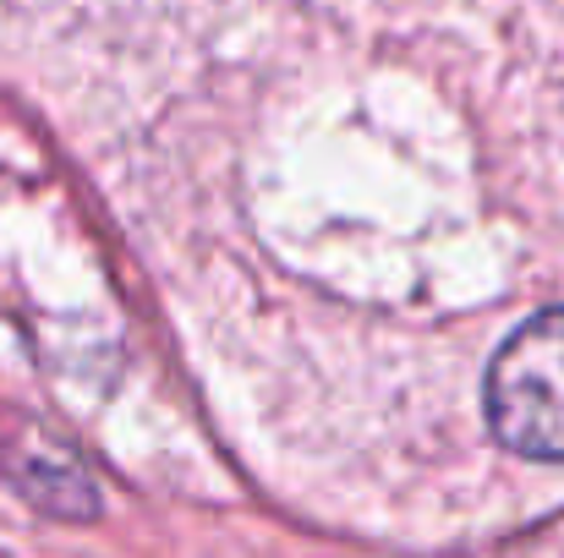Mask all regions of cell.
<instances>
[{"instance_id":"obj_1","label":"cell","mask_w":564,"mask_h":558,"mask_svg":"<svg viewBox=\"0 0 564 558\" xmlns=\"http://www.w3.org/2000/svg\"><path fill=\"white\" fill-rule=\"evenodd\" d=\"M482 400L505 449L564 466V307L527 318L494 351Z\"/></svg>"}]
</instances>
